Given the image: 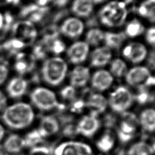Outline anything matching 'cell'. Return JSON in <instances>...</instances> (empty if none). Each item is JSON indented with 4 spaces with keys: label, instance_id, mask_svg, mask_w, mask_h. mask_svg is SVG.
<instances>
[{
    "label": "cell",
    "instance_id": "1",
    "mask_svg": "<svg viewBox=\"0 0 155 155\" xmlns=\"http://www.w3.org/2000/svg\"><path fill=\"white\" fill-rule=\"evenodd\" d=\"M35 109L30 103L16 101L8 104L1 113V122L14 131H19L29 128L36 119Z\"/></svg>",
    "mask_w": 155,
    "mask_h": 155
},
{
    "label": "cell",
    "instance_id": "2",
    "mask_svg": "<svg viewBox=\"0 0 155 155\" xmlns=\"http://www.w3.org/2000/svg\"><path fill=\"white\" fill-rule=\"evenodd\" d=\"M68 64L59 56L45 58L40 68V75L42 81L51 87L61 85L67 77Z\"/></svg>",
    "mask_w": 155,
    "mask_h": 155
},
{
    "label": "cell",
    "instance_id": "3",
    "mask_svg": "<svg viewBox=\"0 0 155 155\" xmlns=\"http://www.w3.org/2000/svg\"><path fill=\"white\" fill-rule=\"evenodd\" d=\"M128 13V8L124 2L114 0L107 2L100 8L98 17L104 26L116 28L125 22Z\"/></svg>",
    "mask_w": 155,
    "mask_h": 155
},
{
    "label": "cell",
    "instance_id": "4",
    "mask_svg": "<svg viewBox=\"0 0 155 155\" xmlns=\"http://www.w3.org/2000/svg\"><path fill=\"white\" fill-rule=\"evenodd\" d=\"M30 104L35 109L48 112L60 108V102L54 91L45 86H36L29 93Z\"/></svg>",
    "mask_w": 155,
    "mask_h": 155
},
{
    "label": "cell",
    "instance_id": "5",
    "mask_svg": "<svg viewBox=\"0 0 155 155\" xmlns=\"http://www.w3.org/2000/svg\"><path fill=\"white\" fill-rule=\"evenodd\" d=\"M138 116L127 111L120 114L116 125V136L122 143L130 142L136 136L139 128Z\"/></svg>",
    "mask_w": 155,
    "mask_h": 155
},
{
    "label": "cell",
    "instance_id": "6",
    "mask_svg": "<svg viewBox=\"0 0 155 155\" xmlns=\"http://www.w3.org/2000/svg\"><path fill=\"white\" fill-rule=\"evenodd\" d=\"M108 107L116 113L122 114L128 111L134 102V94L125 86H119L114 89L109 95Z\"/></svg>",
    "mask_w": 155,
    "mask_h": 155
},
{
    "label": "cell",
    "instance_id": "7",
    "mask_svg": "<svg viewBox=\"0 0 155 155\" xmlns=\"http://www.w3.org/2000/svg\"><path fill=\"white\" fill-rule=\"evenodd\" d=\"M124 78L128 85L137 89L155 87L154 75L143 65H137L128 69Z\"/></svg>",
    "mask_w": 155,
    "mask_h": 155
},
{
    "label": "cell",
    "instance_id": "8",
    "mask_svg": "<svg viewBox=\"0 0 155 155\" xmlns=\"http://www.w3.org/2000/svg\"><path fill=\"white\" fill-rule=\"evenodd\" d=\"M53 155H93V150L85 142L67 140L59 143L53 150Z\"/></svg>",
    "mask_w": 155,
    "mask_h": 155
},
{
    "label": "cell",
    "instance_id": "9",
    "mask_svg": "<svg viewBox=\"0 0 155 155\" xmlns=\"http://www.w3.org/2000/svg\"><path fill=\"white\" fill-rule=\"evenodd\" d=\"M101 122L97 116L89 113L83 116L75 125L76 133L85 137L94 136L101 127Z\"/></svg>",
    "mask_w": 155,
    "mask_h": 155
},
{
    "label": "cell",
    "instance_id": "10",
    "mask_svg": "<svg viewBox=\"0 0 155 155\" xmlns=\"http://www.w3.org/2000/svg\"><path fill=\"white\" fill-rule=\"evenodd\" d=\"M28 88V81L24 76L17 75L8 79L5 92L8 98L18 100L27 93Z\"/></svg>",
    "mask_w": 155,
    "mask_h": 155
},
{
    "label": "cell",
    "instance_id": "11",
    "mask_svg": "<svg viewBox=\"0 0 155 155\" xmlns=\"http://www.w3.org/2000/svg\"><path fill=\"white\" fill-rule=\"evenodd\" d=\"M148 50L142 42L133 41L125 45L122 49V54L125 59L133 64H139L147 58Z\"/></svg>",
    "mask_w": 155,
    "mask_h": 155
},
{
    "label": "cell",
    "instance_id": "12",
    "mask_svg": "<svg viewBox=\"0 0 155 155\" xmlns=\"http://www.w3.org/2000/svg\"><path fill=\"white\" fill-rule=\"evenodd\" d=\"M90 54V46L84 41H76L67 49V60L71 64L81 65Z\"/></svg>",
    "mask_w": 155,
    "mask_h": 155
},
{
    "label": "cell",
    "instance_id": "13",
    "mask_svg": "<svg viewBox=\"0 0 155 155\" xmlns=\"http://www.w3.org/2000/svg\"><path fill=\"white\" fill-rule=\"evenodd\" d=\"M84 29L83 21L79 18L74 16L65 19L61 24L59 30L65 37L70 39H76L82 35Z\"/></svg>",
    "mask_w": 155,
    "mask_h": 155
},
{
    "label": "cell",
    "instance_id": "14",
    "mask_svg": "<svg viewBox=\"0 0 155 155\" xmlns=\"http://www.w3.org/2000/svg\"><path fill=\"white\" fill-rule=\"evenodd\" d=\"M82 98L85 102V108L90 110V113L97 116L104 113L108 107L107 99L101 93H88Z\"/></svg>",
    "mask_w": 155,
    "mask_h": 155
},
{
    "label": "cell",
    "instance_id": "15",
    "mask_svg": "<svg viewBox=\"0 0 155 155\" xmlns=\"http://www.w3.org/2000/svg\"><path fill=\"white\" fill-rule=\"evenodd\" d=\"M90 82L94 90L101 93L111 87L114 82V77L108 70L99 68L91 75Z\"/></svg>",
    "mask_w": 155,
    "mask_h": 155
},
{
    "label": "cell",
    "instance_id": "16",
    "mask_svg": "<svg viewBox=\"0 0 155 155\" xmlns=\"http://www.w3.org/2000/svg\"><path fill=\"white\" fill-rule=\"evenodd\" d=\"M13 31L15 38L19 39L25 45L32 42L37 36V30L33 23L24 20L14 24Z\"/></svg>",
    "mask_w": 155,
    "mask_h": 155
},
{
    "label": "cell",
    "instance_id": "17",
    "mask_svg": "<svg viewBox=\"0 0 155 155\" xmlns=\"http://www.w3.org/2000/svg\"><path fill=\"white\" fill-rule=\"evenodd\" d=\"M112 50L105 45L99 46L90 53V64L91 67L102 68L108 65L112 60Z\"/></svg>",
    "mask_w": 155,
    "mask_h": 155
},
{
    "label": "cell",
    "instance_id": "18",
    "mask_svg": "<svg viewBox=\"0 0 155 155\" xmlns=\"http://www.w3.org/2000/svg\"><path fill=\"white\" fill-rule=\"evenodd\" d=\"M91 75L90 70L88 67L77 65L69 74V84L76 90L82 88L90 81Z\"/></svg>",
    "mask_w": 155,
    "mask_h": 155
},
{
    "label": "cell",
    "instance_id": "19",
    "mask_svg": "<svg viewBox=\"0 0 155 155\" xmlns=\"http://www.w3.org/2000/svg\"><path fill=\"white\" fill-rule=\"evenodd\" d=\"M37 128L45 139L56 135L59 131L61 125L56 117L47 114L41 118Z\"/></svg>",
    "mask_w": 155,
    "mask_h": 155
},
{
    "label": "cell",
    "instance_id": "20",
    "mask_svg": "<svg viewBox=\"0 0 155 155\" xmlns=\"http://www.w3.org/2000/svg\"><path fill=\"white\" fill-rule=\"evenodd\" d=\"M25 149L22 136L17 133H12L6 136L2 141V150L11 155L20 154Z\"/></svg>",
    "mask_w": 155,
    "mask_h": 155
},
{
    "label": "cell",
    "instance_id": "21",
    "mask_svg": "<svg viewBox=\"0 0 155 155\" xmlns=\"http://www.w3.org/2000/svg\"><path fill=\"white\" fill-rule=\"evenodd\" d=\"M116 136L111 130H105L97 139L96 146L102 154H107L111 151L116 144Z\"/></svg>",
    "mask_w": 155,
    "mask_h": 155
},
{
    "label": "cell",
    "instance_id": "22",
    "mask_svg": "<svg viewBox=\"0 0 155 155\" xmlns=\"http://www.w3.org/2000/svg\"><path fill=\"white\" fill-rule=\"evenodd\" d=\"M139 127L148 133L155 132V108H147L143 110L138 116Z\"/></svg>",
    "mask_w": 155,
    "mask_h": 155
},
{
    "label": "cell",
    "instance_id": "23",
    "mask_svg": "<svg viewBox=\"0 0 155 155\" xmlns=\"http://www.w3.org/2000/svg\"><path fill=\"white\" fill-rule=\"evenodd\" d=\"M94 4L92 0H73L71 5V11L74 16L87 18L94 10Z\"/></svg>",
    "mask_w": 155,
    "mask_h": 155
},
{
    "label": "cell",
    "instance_id": "24",
    "mask_svg": "<svg viewBox=\"0 0 155 155\" xmlns=\"http://www.w3.org/2000/svg\"><path fill=\"white\" fill-rule=\"evenodd\" d=\"M125 38L126 36L124 32L105 31L104 39V45L111 50L118 49L124 44Z\"/></svg>",
    "mask_w": 155,
    "mask_h": 155
},
{
    "label": "cell",
    "instance_id": "25",
    "mask_svg": "<svg viewBox=\"0 0 155 155\" xmlns=\"http://www.w3.org/2000/svg\"><path fill=\"white\" fill-rule=\"evenodd\" d=\"M145 28L141 21L133 18L127 22L125 26L124 33L126 37L136 38L145 33Z\"/></svg>",
    "mask_w": 155,
    "mask_h": 155
},
{
    "label": "cell",
    "instance_id": "26",
    "mask_svg": "<svg viewBox=\"0 0 155 155\" xmlns=\"http://www.w3.org/2000/svg\"><path fill=\"white\" fill-rule=\"evenodd\" d=\"M140 16L151 22H155V0H144L137 8Z\"/></svg>",
    "mask_w": 155,
    "mask_h": 155
},
{
    "label": "cell",
    "instance_id": "27",
    "mask_svg": "<svg viewBox=\"0 0 155 155\" xmlns=\"http://www.w3.org/2000/svg\"><path fill=\"white\" fill-rule=\"evenodd\" d=\"M128 70L126 62L121 58L112 59L109 64V71L116 78H124Z\"/></svg>",
    "mask_w": 155,
    "mask_h": 155
},
{
    "label": "cell",
    "instance_id": "28",
    "mask_svg": "<svg viewBox=\"0 0 155 155\" xmlns=\"http://www.w3.org/2000/svg\"><path fill=\"white\" fill-rule=\"evenodd\" d=\"M22 137L25 148L28 149L42 144L43 141L45 140L37 127L30 130Z\"/></svg>",
    "mask_w": 155,
    "mask_h": 155
},
{
    "label": "cell",
    "instance_id": "29",
    "mask_svg": "<svg viewBox=\"0 0 155 155\" xmlns=\"http://www.w3.org/2000/svg\"><path fill=\"white\" fill-rule=\"evenodd\" d=\"M127 155H154L150 143L143 140L133 143L128 149Z\"/></svg>",
    "mask_w": 155,
    "mask_h": 155
},
{
    "label": "cell",
    "instance_id": "30",
    "mask_svg": "<svg viewBox=\"0 0 155 155\" xmlns=\"http://www.w3.org/2000/svg\"><path fill=\"white\" fill-rule=\"evenodd\" d=\"M105 31L99 28H92L89 29L85 36V40L90 47H99L101 43L104 42Z\"/></svg>",
    "mask_w": 155,
    "mask_h": 155
},
{
    "label": "cell",
    "instance_id": "31",
    "mask_svg": "<svg viewBox=\"0 0 155 155\" xmlns=\"http://www.w3.org/2000/svg\"><path fill=\"white\" fill-rule=\"evenodd\" d=\"M31 62L24 58V54H19L17 55L13 67L18 75L24 76L31 69Z\"/></svg>",
    "mask_w": 155,
    "mask_h": 155
},
{
    "label": "cell",
    "instance_id": "32",
    "mask_svg": "<svg viewBox=\"0 0 155 155\" xmlns=\"http://www.w3.org/2000/svg\"><path fill=\"white\" fill-rule=\"evenodd\" d=\"M137 90V93L134 94V101L142 105L153 102L154 93L151 91L150 88H142Z\"/></svg>",
    "mask_w": 155,
    "mask_h": 155
},
{
    "label": "cell",
    "instance_id": "33",
    "mask_svg": "<svg viewBox=\"0 0 155 155\" xmlns=\"http://www.w3.org/2000/svg\"><path fill=\"white\" fill-rule=\"evenodd\" d=\"M47 45L48 50L50 51L54 56H59L66 50L65 42L58 37L52 40Z\"/></svg>",
    "mask_w": 155,
    "mask_h": 155
},
{
    "label": "cell",
    "instance_id": "34",
    "mask_svg": "<svg viewBox=\"0 0 155 155\" xmlns=\"http://www.w3.org/2000/svg\"><path fill=\"white\" fill-rule=\"evenodd\" d=\"M60 95L63 100L70 102L76 97V89L70 85H67L61 89Z\"/></svg>",
    "mask_w": 155,
    "mask_h": 155
},
{
    "label": "cell",
    "instance_id": "35",
    "mask_svg": "<svg viewBox=\"0 0 155 155\" xmlns=\"http://www.w3.org/2000/svg\"><path fill=\"white\" fill-rule=\"evenodd\" d=\"M27 155H53V151L48 146L41 144L29 148Z\"/></svg>",
    "mask_w": 155,
    "mask_h": 155
},
{
    "label": "cell",
    "instance_id": "36",
    "mask_svg": "<svg viewBox=\"0 0 155 155\" xmlns=\"http://www.w3.org/2000/svg\"><path fill=\"white\" fill-rule=\"evenodd\" d=\"M10 68L6 64L0 63V87L7 83L9 79Z\"/></svg>",
    "mask_w": 155,
    "mask_h": 155
},
{
    "label": "cell",
    "instance_id": "37",
    "mask_svg": "<svg viewBox=\"0 0 155 155\" xmlns=\"http://www.w3.org/2000/svg\"><path fill=\"white\" fill-rule=\"evenodd\" d=\"M145 38L147 42L155 45V26H151L145 31Z\"/></svg>",
    "mask_w": 155,
    "mask_h": 155
},
{
    "label": "cell",
    "instance_id": "38",
    "mask_svg": "<svg viewBox=\"0 0 155 155\" xmlns=\"http://www.w3.org/2000/svg\"><path fill=\"white\" fill-rule=\"evenodd\" d=\"M8 105V97L5 91L0 89V113Z\"/></svg>",
    "mask_w": 155,
    "mask_h": 155
},
{
    "label": "cell",
    "instance_id": "39",
    "mask_svg": "<svg viewBox=\"0 0 155 155\" xmlns=\"http://www.w3.org/2000/svg\"><path fill=\"white\" fill-rule=\"evenodd\" d=\"M70 0H51V3L58 8H63L65 7Z\"/></svg>",
    "mask_w": 155,
    "mask_h": 155
},
{
    "label": "cell",
    "instance_id": "40",
    "mask_svg": "<svg viewBox=\"0 0 155 155\" xmlns=\"http://www.w3.org/2000/svg\"><path fill=\"white\" fill-rule=\"evenodd\" d=\"M34 3L39 7H47L48 4L51 2V0H33Z\"/></svg>",
    "mask_w": 155,
    "mask_h": 155
},
{
    "label": "cell",
    "instance_id": "41",
    "mask_svg": "<svg viewBox=\"0 0 155 155\" xmlns=\"http://www.w3.org/2000/svg\"><path fill=\"white\" fill-rule=\"evenodd\" d=\"M6 128L3 124L0 122V143L2 142L5 137L6 136Z\"/></svg>",
    "mask_w": 155,
    "mask_h": 155
},
{
    "label": "cell",
    "instance_id": "42",
    "mask_svg": "<svg viewBox=\"0 0 155 155\" xmlns=\"http://www.w3.org/2000/svg\"><path fill=\"white\" fill-rule=\"evenodd\" d=\"M2 1L5 4L10 7L18 6L21 2V0H2Z\"/></svg>",
    "mask_w": 155,
    "mask_h": 155
},
{
    "label": "cell",
    "instance_id": "43",
    "mask_svg": "<svg viewBox=\"0 0 155 155\" xmlns=\"http://www.w3.org/2000/svg\"><path fill=\"white\" fill-rule=\"evenodd\" d=\"M4 30V13L0 12V30Z\"/></svg>",
    "mask_w": 155,
    "mask_h": 155
},
{
    "label": "cell",
    "instance_id": "44",
    "mask_svg": "<svg viewBox=\"0 0 155 155\" xmlns=\"http://www.w3.org/2000/svg\"><path fill=\"white\" fill-rule=\"evenodd\" d=\"M105 0H92L93 2L94 3V4H101L102 2H104Z\"/></svg>",
    "mask_w": 155,
    "mask_h": 155
},
{
    "label": "cell",
    "instance_id": "45",
    "mask_svg": "<svg viewBox=\"0 0 155 155\" xmlns=\"http://www.w3.org/2000/svg\"><path fill=\"white\" fill-rule=\"evenodd\" d=\"M151 147H152V149H153V153H154V154H155V139L153 141L152 143H150Z\"/></svg>",
    "mask_w": 155,
    "mask_h": 155
},
{
    "label": "cell",
    "instance_id": "46",
    "mask_svg": "<svg viewBox=\"0 0 155 155\" xmlns=\"http://www.w3.org/2000/svg\"><path fill=\"white\" fill-rule=\"evenodd\" d=\"M0 155H5V153L2 149H0Z\"/></svg>",
    "mask_w": 155,
    "mask_h": 155
},
{
    "label": "cell",
    "instance_id": "47",
    "mask_svg": "<svg viewBox=\"0 0 155 155\" xmlns=\"http://www.w3.org/2000/svg\"><path fill=\"white\" fill-rule=\"evenodd\" d=\"M153 102L154 104V105H155V92L154 93V95H153V102Z\"/></svg>",
    "mask_w": 155,
    "mask_h": 155
},
{
    "label": "cell",
    "instance_id": "48",
    "mask_svg": "<svg viewBox=\"0 0 155 155\" xmlns=\"http://www.w3.org/2000/svg\"><path fill=\"white\" fill-rule=\"evenodd\" d=\"M99 155H107V154H102V153L101 154H99Z\"/></svg>",
    "mask_w": 155,
    "mask_h": 155
},
{
    "label": "cell",
    "instance_id": "49",
    "mask_svg": "<svg viewBox=\"0 0 155 155\" xmlns=\"http://www.w3.org/2000/svg\"><path fill=\"white\" fill-rule=\"evenodd\" d=\"M154 80H155V75H154Z\"/></svg>",
    "mask_w": 155,
    "mask_h": 155
}]
</instances>
